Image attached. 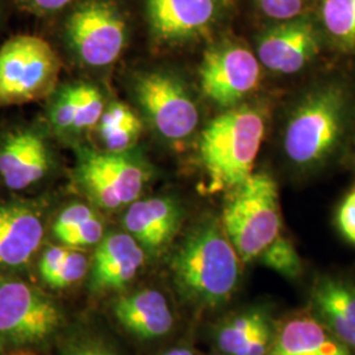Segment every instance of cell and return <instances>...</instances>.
I'll return each mask as SVG.
<instances>
[{"label": "cell", "mask_w": 355, "mask_h": 355, "mask_svg": "<svg viewBox=\"0 0 355 355\" xmlns=\"http://www.w3.org/2000/svg\"><path fill=\"white\" fill-rule=\"evenodd\" d=\"M171 270L179 292L191 303L216 306L227 302L240 274V257L215 218L186 236L173 257Z\"/></svg>", "instance_id": "obj_1"}, {"label": "cell", "mask_w": 355, "mask_h": 355, "mask_svg": "<svg viewBox=\"0 0 355 355\" xmlns=\"http://www.w3.org/2000/svg\"><path fill=\"white\" fill-rule=\"evenodd\" d=\"M266 132L262 112L236 105L204 128L199 153L209 190H236L253 174V165Z\"/></svg>", "instance_id": "obj_2"}, {"label": "cell", "mask_w": 355, "mask_h": 355, "mask_svg": "<svg viewBox=\"0 0 355 355\" xmlns=\"http://www.w3.org/2000/svg\"><path fill=\"white\" fill-rule=\"evenodd\" d=\"M349 96L337 82L309 91L293 108L284 130L287 158L302 168L327 162L338 149L346 130Z\"/></svg>", "instance_id": "obj_3"}, {"label": "cell", "mask_w": 355, "mask_h": 355, "mask_svg": "<svg viewBox=\"0 0 355 355\" xmlns=\"http://www.w3.org/2000/svg\"><path fill=\"white\" fill-rule=\"evenodd\" d=\"M233 191L223 228L240 261L250 262L280 234L278 186L267 173H257Z\"/></svg>", "instance_id": "obj_4"}, {"label": "cell", "mask_w": 355, "mask_h": 355, "mask_svg": "<svg viewBox=\"0 0 355 355\" xmlns=\"http://www.w3.org/2000/svg\"><path fill=\"white\" fill-rule=\"evenodd\" d=\"M60 71L54 49L44 38L20 35L0 48V105L33 102L51 92Z\"/></svg>", "instance_id": "obj_5"}, {"label": "cell", "mask_w": 355, "mask_h": 355, "mask_svg": "<svg viewBox=\"0 0 355 355\" xmlns=\"http://www.w3.org/2000/svg\"><path fill=\"white\" fill-rule=\"evenodd\" d=\"M149 177L148 168L129 153L82 150L76 183L91 203L114 211L139 200Z\"/></svg>", "instance_id": "obj_6"}, {"label": "cell", "mask_w": 355, "mask_h": 355, "mask_svg": "<svg viewBox=\"0 0 355 355\" xmlns=\"http://www.w3.org/2000/svg\"><path fill=\"white\" fill-rule=\"evenodd\" d=\"M62 324L55 303L23 280L0 277V346L42 343Z\"/></svg>", "instance_id": "obj_7"}, {"label": "cell", "mask_w": 355, "mask_h": 355, "mask_svg": "<svg viewBox=\"0 0 355 355\" xmlns=\"http://www.w3.org/2000/svg\"><path fill=\"white\" fill-rule=\"evenodd\" d=\"M133 91L142 112L165 140H184L195 132L199 110L179 76L164 70L146 71L135 79Z\"/></svg>", "instance_id": "obj_8"}, {"label": "cell", "mask_w": 355, "mask_h": 355, "mask_svg": "<svg viewBox=\"0 0 355 355\" xmlns=\"http://www.w3.org/2000/svg\"><path fill=\"white\" fill-rule=\"evenodd\" d=\"M66 37L83 64L104 67L124 51L127 23L112 0H85L69 16Z\"/></svg>", "instance_id": "obj_9"}, {"label": "cell", "mask_w": 355, "mask_h": 355, "mask_svg": "<svg viewBox=\"0 0 355 355\" xmlns=\"http://www.w3.org/2000/svg\"><path fill=\"white\" fill-rule=\"evenodd\" d=\"M261 76L259 60L246 46L221 41L204 53L199 69L205 96L221 108H233L253 91Z\"/></svg>", "instance_id": "obj_10"}, {"label": "cell", "mask_w": 355, "mask_h": 355, "mask_svg": "<svg viewBox=\"0 0 355 355\" xmlns=\"http://www.w3.org/2000/svg\"><path fill=\"white\" fill-rule=\"evenodd\" d=\"M322 40L316 20L309 15L280 21L259 35L258 60L272 73L295 74L315 60Z\"/></svg>", "instance_id": "obj_11"}, {"label": "cell", "mask_w": 355, "mask_h": 355, "mask_svg": "<svg viewBox=\"0 0 355 355\" xmlns=\"http://www.w3.org/2000/svg\"><path fill=\"white\" fill-rule=\"evenodd\" d=\"M227 0H145L153 37L178 45L208 35L223 16Z\"/></svg>", "instance_id": "obj_12"}, {"label": "cell", "mask_w": 355, "mask_h": 355, "mask_svg": "<svg viewBox=\"0 0 355 355\" xmlns=\"http://www.w3.org/2000/svg\"><path fill=\"white\" fill-rule=\"evenodd\" d=\"M49 167L48 145L35 130H17L0 145V178L11 190L31 187L46 175Z\"/></svg>", "instance_id": "obj_13"}, {"label": "cell", "mask_w": 355, "mask_h": 355, "mask_svg": "<svg viewBox=\"0 0 355 355\" xmlns=\"http://www.w3.org/2000/svg\"><path fill=\"white\" fill-rule=\"evenodd\" d=\"M144 261V249L129 233H111L103 237L92 258L89 288L103 292L125 287Z\"/></svg>", "instance_id": "obj_14"}, {"label": "cell", "mask_w": 355, "mask_h": 355, "mask_svg": "<svg viewBox=\"0 0 355 355\" xmlns=\"http://www.w3.org/2000/svg\"><path fill=\"white\" fill-rule=\"evenodd\" d=\"M182 221V209L171 198H149L129 205L124 228L144 250L158 253L173 241Z\"/></svg>", "instance_id": "obj_15"}, {"label": "cell", "mask_w": 355, "mask_h": 355, "mask_svg": "<svg viewBox=\"0 0 355 355\" xmlns=\"http://www.w3.org/2000/svg\"><path fill=\"white\" fill-rule=\"evenodd\" d=\"M44 237V221L26 204L0 207V266L20 267L33 257Z\"/></svg>", "instance_id": "obj_16"}, {"label": "cell", "mask_w": 355, "mask_h": 355, "mask_svg": "<svg viewBox=\"0 0 355 355\" xmlns=\"http://www.w3.org/2000/svg\"><path fill=\"white\" fill-rule=\"evenodd\" d=\"M114 315L128 331L142 340L164 337L174 325L168 303L157 290H142L120 297L114 303Z\"/></svg>", "instance_id": "obj_17"}, {"label": "cell", "mask_w": 355, "mask_h": 355, "mask_svg": "<svg viewBox=\"0 0 355 355\" xmlns=\"http://www.w3.org/2000/svg\"><path fill=\"white\" fill-rule=\"evenodd\" d=\"M312 303L320 321L350 349H355V286L327 277L318 280Z\"/></svg>", "instance_id": "obj_18"}, {"label": "cell", "mask_w": 355, "mask_h": 355, "mask_svg": "<svg viewBox=\"0 0 355 355\" xmlns=\"http://www.w3.org/2000/svg\"><path fill=\"white\" fill-rule=\"evenodd\" d=\"M267 355H353L320 320L296 318L287 321Z\"/></svg>", "instance_id": "obj_19"}, {"label": "cell", "mask_w": 355, "mask_h": 355, "mask_svg": "<svg viewBox=\"0 0 355 355\" xmlns=\"http://www.w3.org/2000/svg\"><path fill=\"white\" fill-rule=\"evenodd\" d=\"M322 37L338 51L355 54V0H315Z\"/></svg>", "instance_id": "obj_20"}, {"label": "cell", "mask_w": 355, "mask_h": 355, "mask_svg": "<svg viewBox=\"0 0 355 355\" xmlns=\"http://www.w3.org/2000/svg\"><path fill=\"white\" fill-rule=\"evenodd\" d=\"M98 129L107 152L125 153L140 139L142 123L127 104L116 102L104 110Z\"/></svg>", "instance_id": "obj_21"}, {"label": "cell", "mask_w": 355, "mask_h": 355, "mask_svg": "<svg viewBox=\"0 0 355 355\" xmlns=\"http://www.w3.org/2000/svg\"><path fill=\"white\" fill-rule=\"evenodd\" d=\"M267 320L261 312L243 313L239 318H233L218 333V346L229 355H234L254 334L266 325Z\"/></svg>", "instance_id": "obj_22"}, {"label": "cell", "mask_w": 355, "mask_h": 355, "mask_svg": "<svg viewBox=\"0 0 355 355\" xmlns=\"http://www.w3.org/2000/svg\"><path fill=\"white\" fill-rule=\"evenodd\" d=\"M262 265L283 277L297 278L302 274V259L292 242L278 236L258 257Z\"/></svg>", "instance_id": "obj_23"}, {"label": "cell", "mask_w": 355, "mask_h": 355, "mask_svg": "<svg viewBox=\"0 0 355 355\" xmlns=\"http://www.w3.org/2000/svg\"><path fill=\"white\" fill-rule=\"evenodd\" d=\"M102 92L92 85H76V135L96 127L104 112Z\"/></svg>", "instance_id": "obj_24"}, {"label": "cell", "mask_w": 355, "mask_h": 355, "mask_svg": "<svg viewBox=\"0 0 355 355\" xmlns=\"http://www.w3.org/2000/svg\"><path fill=\"white\" fill-rule=\"evenodd\" d=\"M76 85L60 89L49 108L53 129L62 136H76Z\"/></svg>", "instance_id": "obj_25"}, {"label": "cell", "mask_w": 355, "mask_h": 355, "mask_svg": "<svg viewBox=\"0 0 355 355\" xmlns=\"http://www.w3.org/2000/svg\"><path fill=\"white\" fill-rule=\"evenodd\" d=\"M258 10L266 17L280 21H288L306 16L315 0H254Z\"/></svg>", "instance_id": "obj_26"}, {"label": "cell", "mask_w": 355, "mask_h": 355, "mask_svg": "<svg viewBox=\"0 0 355 355\" xmlns=\"http://www.w3.org/2000/svg\"><path fill=\"white\" fill-rule=\"evenodd\" d=\"M89 259L85 254L69 248V252L66 254L61 266L48 283V286L53 288H66L83 279V277L89 271Z\"/></svg>", "instance_id": "obj_27"}, {"label": "cell", "mask_w": 355, "mask_h": 355, "mask_svg": "<svg viewBox=\"0 0 355 355\" xmlns=\"http://www.w3.org/2000/svg\"><path fill=\"white\" fill-rule=\"evenodd\" d=\"M104 237V225L99 216H94L78 228L69 232L58 239L64 246L69 248H85L98 245Z\"/></svg>", "instance_id": "obj_28"}, {"label": "cell", "mask_w": 355, "mask_h": 355, "mask_svg": "<svg viewBox=\"0 0 355 355\" xmlns=\"http://www.w3.org/2000/svg\"><path fill=\"white\" fill-rule=\"evenodd\" d=\"M96 216V212L86 204L76 203L69 205L58 215L53 225V233L58 239H61L69 232L78 228L83 223H86L91 217Z\"/></svg>", "instance_id": "obj_29"}, {"label": "cell", "mask_w": 355, "mask_h": 355, "mask_svg": "<svg viewBox=\"0 0 355 355\" xmlns=\"http://www.w3.org/2000/svg\"><path fill=\"white\" fill-rule=\"evenodd\" d=\"M337 224L343 237L355 245V190L352 191L340 205Z\"/></svg>", "instance_id": "obj_30"}, {"label": "cell", "mask_w": 355, "mask_h": 355, "mask_svg": "<svg viewBox=\"0 0 355 355\" xmlns=\"http://www.w3.org/2000/svg\"><path fill=\"white\" fill-rule=\"evenodd\" d=\"M67 252H69V246L64 245V246H51L42 254L40 265H38V271H40L41 278L46 284L51 282V278L58 271Z\"/></svg>", "instance_id": "obj_31"}, {"label": "cell", "mask_w": 355, "mask_h": 355, "mask_svg": "<svg viewBox=\"0 0 355 355\" xmlns=\"http://www.w3.org/2000/svg\"><path fill=\"white\" fill-rule=\"evenodd\" d=\"M270 347L268 322L258 330L253 337L242 346L234 355H267Z\"/></svg>", "instance_id": "obj_32"}, {"label": "cell", "mask_w": 355, "mask_h": 355, "mask_svg": "<svg viewBox=\"0 0 355 355\" xmlns=\"http://www.w3.org/2000/svg\"><path fill=\"white\" fill-rule=\"evenodd\" d=\"M17 4L28 12L48 15L57 12L71 4L74 0H16Z\"/></svg>", "instance_id": "obj_33"}, {"label": "cell", "mask_w": 355, "mask_h": 355, "mask_svg": "<svg viewBox=\"0 0 355 355\" xmlns=\"http://www.w3.org/2000/svg\"><path fill=\"white\" fill-rule=\"evenodd\" d=\"M66 355H114L111 350L105 346L94 341H85V343H74L69 349Z\"/></svg>", "instance_id": "obj_34"}, {"label": "cell", "mask_w": 355, "mask_h": 355, "mask_svg": "<svg viewBox=\"0 0 355 355\" xmlns=\"http://www.w3.org/2000/svg\"><path fill=\"white\" fill-rule=\"evenodd\" d=\"M164 355H193L191 353L190 350L187 349H174V350H170Z\"/></svg>", "instance_id": "obj_35"}, {"label": "cell", "mask_w": 355, "mask_h": 355, "mask_svg": "<svg viewBox=\"0 0 355 355\" xmlns=\"http://www.w3.org/2000/svg\"><path fill=\"white\" fill-rule=\"evenodd\" d=\"M15 355H35V354H31V353H19V354H15Z\"/></svg>", "instance_id": "obj_36"}, {"label": "cell", "mask_w": 355, "mask_h": 355, "mask_svg": "<svg viewBox=\"0 0 355 355\" xmlns=\"http://www.w3.org/2000/svg\"><path fill=\"white\" fill-rule=\"evenodd\" d=\"M227 1H228V0H227Z\"/></svg>", "instance_id": "obj_37"}]
</instances>
